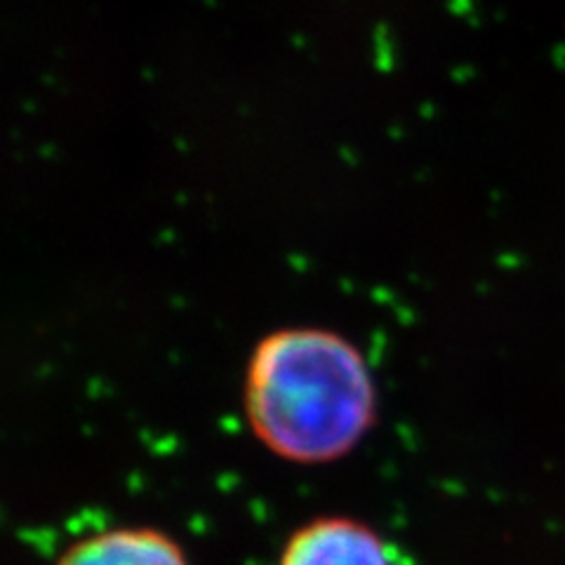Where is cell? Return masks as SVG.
I'll return each instance as SVG.
<instances>
[{
  "label": "cell",
  "mask_w": 565,
  "mask_h": 565,
  "mask_svg": "<svg viewBox=\"0 0 565 565\" xmlns=\"http://www.w3.org/2000/svg\"><path fill=\"white\" fill-rule=\"evenodd\" d=\"M280 565H401L392 544L351 519H318L288 540Z\"/></svg>",
  "instance_id": "cell-2"
},
{
  "label": "cell",
  "mask_w": 565,
  "mask_h": 565,
  "mask_svg": "<svg viewBox=\"0 0 565 565\" xmlns=\"http://www.w3.org/2000/svg\"><path fill=\"white\" fill-rule=\"evenodd\" d=\"M57 565H186V558L158 530L120 527L74 544Z\"/></svg>",
  "instance_id": "cell-3"
},
{
  "label": "cell",
  "mask_w": 565,
  "mask_h": 565,
  "mask_svg": "<svg viewBox=\"0 0 565 565\" xmlns=\"http://www.w3.org/2000/svg\"><path fill=\"white\" fill-rule=\"evenodd\" d=\"M245 415L274 455L321 465L373 429L377 392L361 349L328 328H278L255 344L245 370Z\"/></svg>",
  "instance_id": "cell-1"
}]
</instances>
